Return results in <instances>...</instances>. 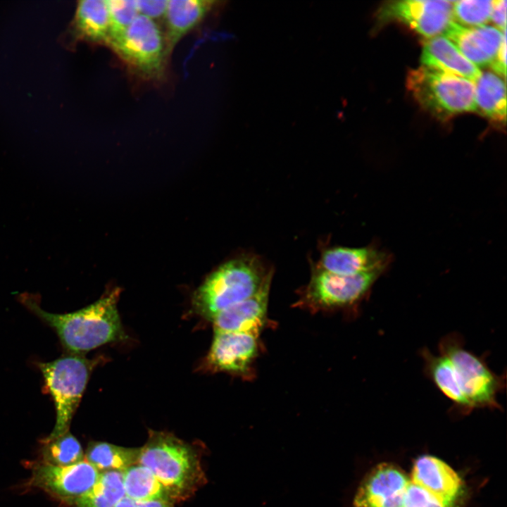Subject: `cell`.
<instances>
[{
    "label": "cell",
    "mask_w": 507,
    "mask_h": 507,
    "mask_svg": "<svg viewBox=\"0 0 507 507\" xmlns=\"http://www.w3.org/2000/svg\"><path fill=\"white\" fill-rule=\"evenodd\" d=\"M118 295L115 290L85 308L65 314L44 311L31 299L24 303L54 329L66 353L82 355L125 338L117 308Z\"/></svg>",
    "instance_id": "1"
},
{
    "label": "cell",
    "mask_w": 507,
    "mask_h": 507,
    "mask_svg": "<svg viewBox=\"0 0 507 507\" xmlns=\"http://www.w3.org/2000/svg\"><path fill=\"white\" fill-rule=\"evenodd\" d=\"M201 458L196 447L173 434L149 430L137 463L153 473L175 503L189 499L206 483Z\"/></svg>",
    "instance_id": "2"
},
{
    "label": "cell",
    "mask_w": 507,
    "mask_h": 507,
    "mask_svg": "<svg viewBox=\"0 0 507 507\" xmlns=\"http://www.w3.org/2000/svg\"><path fill=\"white\" fill-rule=\"evenodd\" d=\"M273 268L256 254L242 252L213 271L193 297L196 313L211 321L218 313L271 283Z\"/></svg>",
    "instance_id": "3"
},
{
    "label": "cell",
    "mask_w": 507,
    "mask_h": 507,
    "mask_svg": "<svg viewBox=\"0 0 507 507\" xmlns=\"http://www.w3.org/2000/svg\"><path fill=\"white\" fill-rule=\"evenodd\" d=\"M406 87L415 101L439 118L477 111L475 82L421 65L407 75Z\"/></svg>",
    "instance_id": "4"
},
{
    "label": "cell",
    "mask_w": 507,
    "mask_h": 507,
    "mask_svg": "<svg viewBox=\"0 0 507 507\" xmlns=\"http://www.w3.org/2000/svg\"><path fill=\"white\" fill-rule=\"evenodd\" d=\"M310 266L309 281L299 289L295 306L313 313L344 309L358 304L384 271L337 275L318 268L311 259Z\"/></svg>",
    "instance_id": "5"
},
{
    "label": "cell",
    "mask_w": 507,
    "mask_h": 507,
    "mask_svg": "<svg viewBox=\"0 0 507 507\" xmlns=\"http://www.w3.org/2000/svg\"><path fill=\"white\" fill-rule=\"evenodd\" d=\"M107 46L129 70L146 81L163 79L168 57L163 32L151 19L139 14L130 26Z\"/></svg>",
    "instance_id": "6"
},
{
    "label": "cell",
    "mask_w": 507,
    "mask_h": 507,
    "mask_svg": "<svg viewBox=\"0 0 507 507\" xmlns=\"http://www.w3.org/2000/svg\"><path fill=\"white\" fill-rule=\"evenodd\" d=\"M39 368L56 407V424L46 438L51 439L68 432L88 382L92 365L82 355L66 353L53 361L39 363Z\"/></svg>",
    "instance_id": "7"
},
{
    "label": "cell",
    "mask_w": 507,
    "mask_h": 507,
    "mask_svg": "<svg viewBox=\"0 0 507 507\" xmlns=\"http://www.w3.org/2000/svg\"><path fill=\"white\" fill-rule=\"evenodd\" d=\"M439 349L440 354L453 365L470 410L501 408L497 396L504 388L505 382L489 369L483 359L465 349L459 335H446L441 339Z\"/></svg>",
    "instance_id": "8"
},
{
    "label": "cell",
    "mask_w": 507,
    "mask_h": 507,
    "mask_svg": "<svg viewBox=\"0 0 507 507\" xmlns=\"http://www.w3.org/2000/svg\"><path fill=\"white\" fill-rule=\"evenodd\" d=\"M379 23L399 21L429 39L443 34L454 21L452 1L402 0L384 4Z\"/></svg>",
    "instance_id": "9"
},
{
    "label": "cell",
    "mask_w": 507,
    "mask_h": 507,
    "mask_svg": "<svg viewBox=\"0 0 507 507\" xmlns=\"http://www.w3.org/2000/svg\"><path fill=\"white\" fill-rule=\"evenodd\" d=\"M259 335L255 332L214 331L206 360L208 367L248 380L253 377L261 349Z\"/></svg>",
    "instance_id": "10"
},
{
    "label": "cell",
    "mask_w": 507,
    "mask_h": 507,
    "mask_svg": "<svg viewBox=\"0 0 507 507\" xmlns=\"http://www.w3.org/2000/svg\"><path fill=\"white\" fill-rule=\"evenodd\" d=\"M99 474L86 460L66 466L41 462L33 466L30 482L34 487L72 503L91 489Z\"/></svg>",
    "instance_id": "11"
},
{
    "label": "cell",
    "mask_w": 507,
    "mask_h": 507,
    "mask_svg": "<svg viewBox=\"0 0 507 507\" xmlns=\"http://www.w3.org/2000/svg\"><path fill=\"white\" fill-rule=\"evenodd\" d=\"M410 480L397 467L381 463L361 483L354 497V507H402Z\"/></svg>",
    "instance_id": "12"
},
{
    "label": "cell",
    "mask_w": 507,
    "mask_h": 507,
    "mask_svg": "<svg viewBox=\"0 0 507 507\" xmlns=\"http://www.w3.org/2000/svg\"><path fill=\"white\" fill-rule=\"evenodd\" d=\"M320 257L313 264L318 268L342 275H353L375 270H385L389 256L373 246L349 248L330 246L325 242L319 247Z\"/></svg>",
    "instance_id": "13"
},
{
    "label": "cell",
    "mask_w": 507,
    "mask_h": 507,
    "mask_svg": "<svg viewBox=\"0 0 507 507\" xmlns=\"http://www.w3.org/2000/svg\"><path fill=\"white\" fill-rule=\"evenodd\" d=\"M443 35L480 68L491 66L506 37V30L501 32L498 28L485 25L467 27L453 21Z\"/></svg>",
    "instance_id": "14"
},
{
    "label": "cell",
    "mask_w": 507,
    "mask_h": 507,
    "mask_svg": "<svg viewBox=\"0 0 507 507\" xmlns=\"http://www.w3.org/2000/svg\"><path fill=\"white\" fill-rule=\"evenodd\" d=\"M411 481L449 507H453L463 492L459 475L445 462L432 456H423L415 461Z\"/></svg>",
    "instance_id": "15"
},
{
    "label": "cell",
    "mask_w": 507,
    "mask_h": 507,
    "mask_svg": "<svg viewBox=\"0 0 507 507\" xmlns=\"http://www.w3.org/2000/svg\"><path fill=\"white\" fill-rule=\"evenodd\" d=\"M269 283L253 296L218 313L211 320L214 331L255 332L261 333L266 326Z\"/></svg>",
    "instance_id": "16"
},
{
    "label": "cell",
    "mask_w": 507,
    "mask_h": 507,
    "mask_svg": "<svg viewBox=\"0 0 507 507\" xmlns=\"http://www.w3.org/2000/svg\"><path fill=\"white\" fill-rule=\"evenodd\" d=\"M65 36L70 44L83 42L107 45L109 19L106 0L77 1L74 16Z\"/></svg>",
    "instance_id": "17"
},
{
    "label": "cell",
    "mask_w": 507,
    "mask_h": 507,
    "mask_svg": "<svg viewBox=\"0 0 507 507\" xmlns=\"http://www.w3.org/2000/svg\"><path fill=\"white\" fill-rule=\"evenodd\" d=\"M215 4L209 0H168L163 35L168 58L177 44L204 20Z\"/></svg>",
    "instance_id": "18"
},
{
    "label": "cell",
    "mask_w": 507,
    "mask_h": 507,
    "mask_svg": "<svg viewBox=\"0 0 507 507\" xmlns=\"http://www.w3.org/2000/svg\"><path fill=\"white\" fill-rule=\"evenodd\" d=\"M422 65L457 75L476 82L480 69L465 57L444 35L427 39L423 46Z\"/></svg>",
    "instance_id": "19"
},
{
    "label": "cell",
    "mask_w": 507,
    "mask_h": 507,
    "mask_svg": "<svg viewBox=\"0 0 507 507\" xmlns=\"http://www.w3.org/2000/svg\"><path fill=\"white\" fill-rule=\"evenodd\" d=\"M420 356L425 373L440 392L458 408L471 411L451 361L445 356L433 354L425 348L420 351Z\"/></svg>",
    "instance_id": "20"
},
{
    "label": "cell",
    "mask_w": 507,
    "mask_h": 507,
    "mask_svg": "<svg viewBox=\"0 0 507 507\" xmlns=\"http://www.w3.org/2000/svg\"><path fill=\"white\" fill-rule=\"evenodd\" d=\"M475 84L477 111L496 123L505 124V80L496 73L487 71L482 73Z\"/></svg>",
    "instance_id": "21"
},
{
    "label": "cell",
    "mask_w": 507,
    "mask_h": 507,
    "mask_svg": "<svg viewBox=\"0 0 507 507\" xmlns=\"http://www.w3.org/2000/svg\"><path fill=\"white\" fill-rule=\"evenodd\" d=\"M139 448H128L108 442L91 443L84 454V460L100 472L107 470L123 471L137 464Z\"/></svg>",
    "instance_id": "22"
},
{
    "label": "cell",
    "mask_w": 507,
    "mask_h": 507,
    "mask_svg": "<svg viewBox=\"0 0 507 507\" xmlns=\"http://www.w3.org/2000/svg\"><path fill=\"white\" fill-rule=\"evenodd\" d=\"M125 496L122 471L101 472L94 486L72 503L77 507H114Z\"/></svg>",
    "instance_id": "23"
},
{
    "label": "cell",
    "mask_w": 507,
    "mask_h": 507,
    "mask_svg": "<svg viewBox=\"0 0 507 507\" xmlns=\"http://www.w3.org/2000/svg\"><path fill=\"white\" fill-rule=\"evenodd\" d=\"M122 474L126 496L137 501H170L163 487L146 467L137 463L123 470Z\"/></svg>",
    "instance_id": "24"
},
{
    "label": "cell",
    "mask_w": 507,
    "mask_h": 507,
    "mask_svg": "<svg viewBox=\"0 0 507 507\" xmlns=\"http://www.w3.org/2000/svg\"><path fill=\"white\" fill-rule=\"evenodd\" d=\"M44 463L58 466H66L84 460L82 448L70 432L51 439H44L42 448Z\"/></svg>",
    "instance_id": "25"
},
{
    "label": "cell",
    "mask_w": 507,
    "mask_h": 507,
    "mask_svg": "<svg viewBox=\"0 0 507 507\" xmlns=\"http://www.w3.org/2000/svg\"><path fill=\"white\" fill-rule=\"evenodd\" d=\"M452 3L453 20L461 24L479 27L491 20L493 1L462 0Z\"/></svg>",
    "instance_id": "26"
},
{
    "label": "cell",
    "mask_w": 507,
    "mask_h": 507,
    "mask_svg": "<svg viewBox=\"0 0 507 507\" xmlns=\"http://www.w3.org/2000/svg\"><path fill=\"white\" fill-rule=\"evenodd\" d=\"M106 4L109 19V42L120 36L137 18L139 12L135 0H106Z\"/></svg>",
    "instance_id": "27"
},
{
    "label": "cell",
    "mask_w": 507,
    "mask_h": 507,
    "mask_svg": "<svg viewBox=\"0 0 507 507\" xmlns=\"http://www.w3.org/2000/svg\"><path fill=\"white\" fill-rule=\"evenodd\" d=\"M402 507H449L432 494L411 480L407 486Z\"/></svg>",
    "instance_id": "28"
},
{
    "label": "cell",
    "mask_w": 507,
    "mask_h": 507,
    "mask_svg": "<svg viewBox=\"0 0 507 507\" xmlns=\"http://www.w3.org/2000/svg\"><path fill=\"white\" fill-rule=\"evenodd\" d=\"M139 14L144 15L156 23L163 20L168 0H135Z\"/></svg>",
    "instance_id": "29"
},
{
    "label": "cell",
    "mask_w": 507,
    "mask_h": 507,
    "mask_svg": "<svg viewBox=\"0 0 507 507\" xmlns=\"http://www.w3.org/2000/svg\"><path fill=\"white\" fill-rule=\"evenodd\" d=\"M491 20L496 25L501 32L506 28V1H493Z\"/></svg>",
    "instance_id": "30"
},
{
    "label": "cell",
    "mask_w": 507,
    "mask_h": 507,
    "mask_svg": "<svg viewBox=\"0 0 507 507\" xmlns=\"http://www.w3.org/2000/svg\"><path fill=\"white\" fill-rule=\"evenodd\" d=\"M506 37L503 39L501 46L498 51L496 58L491 65V68L495 71L496 74L503 76V79H506Z\"/></svg>",
    "instance_id": "31"
},
{
    "label": "cell",
    "mask_w": 507,
    "mask_h": 507,
    "mask_svg": "<svg viewBox=\"0 0 507 507\" xmlns=\"http://www.w3.org/2000/svg\"><path fill=\"white\" fill-rule=\"evenodd\" d=\"M136 507H174V503L168 500L137 501Z\"/></svg>",
    "instance_id": "32"
},
{
    "label": "cell",
    "mask_w": 507,
    "mask_h": 507,
    "mask_svg": "<svg viewBox=\"0 0 507 507\" xmlns=\"http://www.w3.org/2000/svg\"><path fill=\"white\" fill-rule=\"evenodd\" d=\"M137 501L125 496L114 507H136Z\"/></svg>",
    "instance_id": "33"
}]
</instances>
